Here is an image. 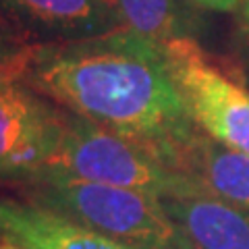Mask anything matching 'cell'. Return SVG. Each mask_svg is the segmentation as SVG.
<instances>
[{
  "label": "cell",
  "instance_id": "obj_1",
  "mask_svg": "<svg viewBox=\"0 0 249 249\" xmlns=\"http://www.w3.org/2000/svg\"><path fill=\"white\" fill-rule=\"evenodd\" d=\"M21 81L65 110L143 145L173 170L199 133L164 44L127 29L37 44Z\"/></svg>",
  "mask_w": 249,
  "mask_h": 249
},
{
  "label": "cell",
  "instance_id": "obj_2",
  "mask_svg": "<svg viewBox=\"0 0 249 249\" xmlns=\"http://www.w3.org/2000/svg\"><path fill=\"white\" fill-rule=\"evenodd\" d=\"M15 183L27 204L129 249H178L173 224L154 196L58 173H37Z\"/></svg>",
  "mask_w": 249,
  "mask_h": 249
},
{
  "label": "cell",
  "instance_id": "obj_3",
  "mask_svg": "<svg viewBox=\"0 0 249 249\" xmlns=\"http://www.w3.org/2000/svg\"><path fill=\"white\" fill-rule=\"evenodd\" d=\"M42 173L114 185L158 199L206 193L193 178L168 168L143 145L65 108L56 145Z\"/></svg>",
  "mask_w": 249,
  "mask_h": 249
},
{
  "label": "cell",
  "instance_id": "obj_4",
  "mask_svg": "<svg viewBox=\"0 0 249 249\" xmlns=\"http://www.w3.org/2000/svg\"><path fill=\"white\" fill-rule=\"evenodd\" d=\"M168 67L196 127L249 154V89L216 67L193 37L164 44Z\"/></svg>",
  "mask_w": 249,
  "mask_h": 249
},
{
  "label": "cell",
  "instance_id": "obj_5",
  "mask_svg": "<svg viewBox=\"0 0 249 249\" xmlns=\"http://www.w3.org/2000/svg\"><path fill=\"white\" fill-rule=\"evenodd\" d=\"M62 108L21 79L0 83V177L23 181L42 173L60 133Z\"/></svg>",
  "mask_w": 249,
  "mask_h": 249
},
{
  "label": "cell",
  "instance_id": "obj_6",
  "mask_svg": "<svg viewBox=\"0 0 249 249\" xmlns=\"http://www.w3.org/2000/svg\"><path fill=\"white\" fill-rule=\"evenodd\" d=\"M0 15L34 44L79 40L119 29L102 0H0Z\"/></svg>",
  "mask_w": 249,
  "mask_h": 249
},
{
  "label": "cell",
  "instance_id": "obj_7",
  "mask_svg": "<svg viewBox=\"0 0 249 249\" xmlns=\"http://www.w3.org/2000/svg\"><path fill=\"white\" fill-rule=\"evenodd\" d=\"M178 249H249V212L208 193L160 199Z\"/></svg>",
  "mask_w": 249,
  "mask_h": 249
},
{
  "label": "cell",
  "instance_id": "obj_8",
  "mask_svg": "<svg viewBox=\"0 0 249 249\" xmlns=\"http://www.w3.org/2000/svg\"><path fill=\"white\" fill-rule=\"evenodd\" d=\"M0 241L21 249H129L27 201L0 197Z\"/></svg>",
  "mask_w": 249,
  "mask_h": 249
},
{
  "label": "cell",
  "instance_id": "obj_9",
  "mask_svg": "<svg viewBox=\"0 0 249 249\" xmlns=\"http://www.w3.org/2000/svg\"><path fill=\"white\" fill-rule=\"evenodd\" d=\"M175 170L193 178L208 196L249 212V154L199 131L181 150Z\"/></svg>",
  "mask_w": 249,
  "mask_h": 249
},
{
  "label": "cell",
  "instance_id": "obj_10",
  "mask_svg": "<svg viewBox=\"0 0 249 249\" xmlns=\"http://www.w3.org/2000/svg\"><path fill=\"white\" fill-rule=\"evenodd\" d=\"M119 29L166 44L193 37L189 0H102Z\"/></svg>",
  "mask_w": 249,
  "mask_h": 249
},
{
  "label": "cell",
  "instance_id": "obj_11",
  "mask_svg": "<svg viewBox=\"0 0 249 249\" xmlns=\"http://www.w3.org/2000/svg\"><path fill=\"white\" fill-rule=\"evenodd\" d=\"M36 46L0 15V83L21 79Z\"/></svg>",
  "mask_w": 249,
  "mask_h": 249
},
{
  "label": "cell",
  "instance_id": "obj_12",
  "mask_svg": "<svg viewBox=\"0 0 249 249\" xmlns=\"http://www.w3.org/2000/svg\"><path fill=\"white\" fill-rule=\"evenodd\" d=\"M235 15H237V44L241 56L249 65V0H241Z\"/></svg>",
  "mask_w": 249,
  "mask_h": 249
},
{
  "label": "cell",
  "instance_id": "obj_13",
  "mask_svg": "<svg viewBox=\"0 0 249 249\" xmlns=\"http://www.w3.org/2000/svg\"><path fill=\"white\" fill-rule=\"evenodd\" d=\"M193 6L212 13H237L241 0H189Z\"/></svg>",
  "mask_w": 249,
  "mask_h": 249
},
{
  "label": "cell",
  "instance_id": "obj_14",
  "mask_svg": "<svg viewBox=\"0 0 249 249\" xmlns=\"http://www.w3.org/2000/svg\"><path fill=\"white\" fill-rule=\"evenodd\" d=\"M0 249H21V247L13 245V243H2V245H0Z\"/></svg>",
  "mask_w": 249,
  "mask_h": 249
}]
</instances>
